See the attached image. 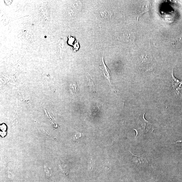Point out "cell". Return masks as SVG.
I'll use <instances>...</instances> for the list:
<instances>
[{
	"label": "cell",
	"instance_id": "2",
	"mask_svg": "<svg viewBox=\"0 0 182 182\" xmlns=\"http://www.w3.org/2000/svg\"><path fill=\"white\" fill-rule=\"evenodd\" d=\"M145 113L141 115L139 119V128L138 129H134L136 132L140 131L142 133L146 134L148 132L152 130L153 131V128L152 123L147 121L144 118Z\"/></svg>",
	"mask_w": 182,
	"mask_h": 182
},
{
	"label": "cell",
	"instance_id": "7",
	"mask_svg": "<svg viewBox=\"0 0 182 182\" xmlns=\"http://www.w3.org/2000/svg\"><path fill=\"white\" fill-rule=\"evenodd\" d=\"M175 43L176 44H182V33L181 35L177 39Z\"/></svg>",
	"mask_w": 182,
	"mask_h": 182
},
{
	"label": "cell",
	"instance_id": "5",
	"mask_svg": "<svg viewBox=\"0 0 182 182\" xmlns=\"http://www.w3.org/2000/svg\"><path fill=\"white\" fill-rule=\"evenodd\" d=\"M101 14L102 17L106 19H109L112 16V13H110V12L106 10L101 11Z\"/></svg>",
	"mask_w": 182,
	"mask_h": 182
},
{
	"label": "cell",
	"instance_id": "6",
	"mask_svg": "<svg viewBox=\"0 0 182 182\" xmlns=\"http://www.w3.org/2000/svg\"><path fill=\"white\" fill-rule=\"evenodd\" d=\"M70 89L73 95L75 94L77 91V84L76 82L71 83L70 86Z\"/></svg>",
	"mask_w": 182,
	"mask_h": 182
},
{
	"label": "cell",
	"instance_id": "1",
	"mask_svg": "<svg viewBox=\"0 0 182 182\" xmlns=\"http://www.w3.org/2000/svg\"><path fill=\"white\" fill-rule=\"evenodd\" d=\"M170 85L172 94L175 97L182 100V81L175 77L173 70L171 74Z\"/></svg>",
	"mask_w": 182,
	"mask_h": 182
},
{
	"label": "cell",
	"instance_id": "8",
	"mask_svg": "<svg viewBox=\"0 0 182 182\" xmlns=\"http://www.w3.org/2000/svg\"><path fill=\"white\" fill-rule=\"evenodd\" d=\"M174 143L179 146H182V140L177 141Z\"/></svg>",
	"mask_w": 182,
	"mask_h": 182
},
{
	"label": "cell",
	"instance_id": "9",
	"mask_svg": "<svg viewBox=\"0 0 182 182\" xmlns=\"http://www.w3.org/2000/svg\"><path fill=\"white\" fill-rule=\"evenodd\" d=\"M13 1H5V2L6 5H10L12 2Z\"/></svg>",
	"mask_w": 182,
	"mask_h": 182
},
{
	"label": "cell",
	"instance_id": "4",
	"mask_svg": "<svg viewBox=\"0 0 182 182\" xmlns=\"http://www.w3.org/2000/svg\"><path fill=\"white\" fill-rule=\"evenodd\" d=\"M101 70L102 71V72L104 74L105 78L107 80L108 82H109V84H111L110 82V71L105 64L104 60V56L102 57V58L101 60L100 66V67Z\"/></svg>",
	"mask_w": 182,
	"mask_h": 182
},
{
	"label": "cell",
	"instance_id": "3",
	"mask_svg": "<svg viewBox=\"0 0 182 182\" xmlns=\"http://www.w3.org/2000/svg\"><path fill=\"white\" fill-rule=\"evenodd\" d=\"M129 152L132 156V162L138 167L141 168H146L148 167L150 165V163L146 156H144V154L138 156L134 155L130 151H129Z\"/></svg>",
	"mask_w": 182,
	"mask_h": 182
}]
</instances>
